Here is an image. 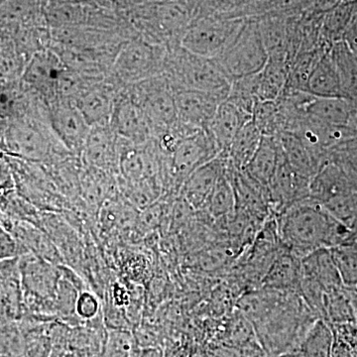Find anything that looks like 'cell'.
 I'll return each instance as SVG.
<instances>
[{"mask_svg": "<svg viewBox=\"0 0 357 357\" xmlns=\"http://www.w3.org/2000/svg\"><path fill=\"white\" fill-rule=\"evenodd\" d=\"M275 215L282 243L301 259L317 249L351 243V229L314 199H302Z\"/></svg>", "mask_w": 357, "mask_h": 357, "instance_id": "6da1fadb", "label": "cell"}, {"mask_svg": "<svg viewBox=\"0 0 357 357\" xmlns=\"http://www.w3.org/2000/svg\"><path fill=\"white\" fill-rule=\"evenodd\" d=\"M174 91H198L227 98L230 89L225 77L213 59L201 57L185 50L181 45L169 49L163 75Z\"/></svg>", "mask_w": 357, "mask_h": 357, "instance_id": "7a4b0ae2", "label": "cell"}, {"mask_svg": "<svg viewBox=\"0 0 357 357\" xmlns=\"http://www.w3.org/2000/svg\"><path fill=\"white\" fill-rule=\"evenodd\" d=\"M168 54V48L146 39L131 40L119 47L109 77L124 88L163 76Z\"/></svg>", "mask_w": 357, "mask_h": 357, "instance_id": "3957f363", "label": "cell"}, {"mask_svg": "<svg viewBox=\"0 0 357 357\" xmlns=\"http://www.w3.org/2000/svg\"><path fill=\"white\" fill-rule=\"evenodd\" d=\"M248 18L201 16L192 18L181 46L201 57L215 59L227 50L243 30Z\"/></svg>", "mask_w": 357, "mask_h": 357, "instance_id": "277c9868", "label": "cell"}, {"mask_svg": "<svg viewBox=\"0 0 357 357\" xmlns=\"http://www.w3.org/2000/svg\"><path fill=\"white\" fill-rule=\"evenodd\" d=\"M230 83L257 74L266 65L268 54L256 18H248L243 30L222 55L213 59Z\"/></svg>", "mask_w": 357, "mask_h": 357, "instance_id": "5b68a950", "label": "cell"}, {"mask_svg": "<svg viewBox=\"0 0 357 357\" xmlns=\"http://www.w3.org/2000/svg\"><path fill=\"white\" fill-rule=\"evenodd\" d=\"M20 269L24 305L32 304L46 316L55 317V296L61 280L59 265L27 252L20 256Z\"/></svg>", "mask_w": 357, "mask_h": 357, "instance_id": "8992f818", "label": "cell"}, {"mask_svg": "<svg viewBox=\"0 0 357 357\" xmlns=\"http://www.w3.org/2000/svg\"><path fill=\"white\" fill-rule=\"evenodd\" d=\"M218 155L220 152L206 130L181 138L168 156V190L178 194L187 178Z\"/></svg>", "mask_w": 357, "mask_h": 357, "instance_id": "52a82bcc", "label": "cell"}, {"mask_svg": "<svg viewBox=\"0 0 357 357\" xmlns=\"http://www.w3.org/2000/svg\"><path fill=\"white\" fill-rule=\"evenodd\" d=\"M128 88L151 122L155 138L174 128L177 123L175 95L165 77H153Z\"/></svg>", "mask_w": 357, "mask_h": 357, "instance_id": "ba28073f", "label": "cell"}, {"mask_svg": "<svg viewBox=\"0 0 357 357\" xmlns=\"http://www.w3.org/2000/svg\"><path fill=\"white\" fill-rule=\"evenodd\" d=\"M110 128L119 137L135 145L146 144L155 138L151 122L128 86L121 89L115 100Z\"/></svg>", "mask_w": 357, "mask_h": 357, "instance_id": "9c48e42d", "label": "cell"}, {"mask_svg": "<svg viewBox=\"0 0 357 357\" xmlns=\"http://www.w3.org/2000/svg\"><path fill=\"white\" fill-rule=\"evenodd\" d=\"M49 123L56 139L70 153L82 155L91 130L86 119L72 100L58 98L49 105Z\"/></svg>", "mask_w": 357, "mask_h": 357, "instance_id": "30bf717a", "label": "cell"}, {"mask_svg": "<svg viewBox=\"0 0 357 357\" xmlns=\"http://www.w3.org/2000/svg\"><path fill=\"white\" fill-rule=\"evenodd\" d=\"M177 126L187 135L206 130L222 96L198 91H174Z\"/></svg>", "mask_w": 357, "mask_h": 357, "instance_id": "8fae6325", "label": "cell"}, {"mask_svg": "<svg viewBox=\"0 0 357 357\" xmlns=\"http://www.w3.org/2000/svg\"><path fill=\"white\" fill-rule=\"evenodd\" d=\"M310 182L294 170L281 149L278 166L267 185L272 213L278 215L291 204L310 198Z\"/></svg>", "mask_w": 357, "mask_h": 357, "instance_id": "7c38bea8", "label": "cell"}, {"mask_svg": "<svg viewBox=\"0 0 357 357\" xmlns=\"http://www.w3.org/2000/svg\"><path fill=\"white\" fill-rule=\"evenodd\" d=\"M122 86L109 77L100 79L77 96L75 103L89 126H110L115 100Z\"/></svg>", "mask_w": 357, "mask_h": 357, "instance_id": "4fadbf2b", "label": "cell"}, {"mask_svg": "<svg viewBox=\"0 0 357 357\" xmlns=\"http://www.w3.org/2000/svg\"><path fill=\"white\" fill-rule=\"evenodd\" d=\"M7 148L24 158L42 161L50 158L54 145L39 124L14 119L6 134Z\"/></svg>", "mask_w": 357, "mask_h": 357, "instance_id": "5bb4252c", "label": "cell"}, {"mask_svg": "<svg viewBox=\"0 0 357 357\" xmlns=\"http://www.w3.org/2000/svg\"><path fill=\"white\" fill-rule=\"evenodd\" d=\"M65 67L64 62L56 52H36L26 67L23 79L26 84L46 98L50 105L58 100L59 82Z\"/></svg>", "mask_w": 357, "mask_h": 357, "instance_id": "9a60e30c", "label": "cell"}, {"mask_svg": "<svg viewBox=\"0 0 357 357\" xmlns=\"http://www.w3.org/2000/svg\"><path fill=\"white\" fill-rule=\"evenodd\" d=\"M354 192H357V178L330 159L310 182V199L321 204Z\"/></svg>", "mask_w": 357, "mask_h": 357, "instance_id": "2e32d148", "label": "cell"}, {"mask_svg": "<svg viewBox=\"0 0 357 357\" xmlns=\"http://www.w3.org/2000/svg\"><path fill=\"white\" fill-rule=\"evenodd\" d=\"M227 157L223 154L218 155L208 163L199 167L187 178L178 195L195 210L204 208L215 185L227 172Z\"/></svg>", "mask_w": 357, "mask_h": 357, "instance_id": "e0dca14e", "label": "cell"}, {"mask_svg": "<svg viewBox=\"0 0 357 357\" xmlns=\"http://www.w3.org/2000/svg\"><path fill=\"white\" fill-rule=\"evenodd\" d=\"M20 257L0 261V325L20 319L24 309Z\"/></svg>", "mask_w": 357, "mask_h": 357, "instance_id": "ac0fdd59", "label": "cell"}, {"mask_svg": "<svg viewBox=\"0 0 357 357\" xmlns=\"http://www.w3.org/2000/svg\"><path fill=\"white\" fill-rule=\"evenodd\" d=\"M119 141L110 126H93L82 155L91 168L119 173Z\"/></svg>", "mask_w": 357, "mask_h": 357, "instance_id": "d6986e66", "label": "cell"}, {"mask_svg": "<svg viewBox=\"0 0 357 357\" xmlns=\"http://www.w3.org/2000/svg\"><path fill=\"white\" fill-rule=\"evenodd\" d=\"M251 121L252 114L229 100H225L220 103L206 128L220 154L227 151L236 134Z\"/></svg>", "mask_w": 357, "mask_h": 357, "instance_id": "ffe728a7", "label": "cell"}, {"mask_svg": "<svg viewBox=\"0 0 357 357\" xmlns=\"http://www.w3.org/2000/svg\"><path fill=\"white\" fill-rule=\"evenodd\" d=\"M276 138L288 163L296 172L309 180H312L328 160V154L319 153L307 146L304 141L292 132L285 131Z\"/></svg>", "mask_w": 357, "mask_h": 357, "instance_id": "44dd1931", "label": "cell"}, {"mask_svg": "<svg viewBox=\"0 0 357 357\" xmlns=\"http://www.w3.org/2000/svg\"><path fill=\"white\" fill-rule=\"evenodd\" d=\"M302 277V259L286 248L268 268L258 288L298 291Z\"/></svg>", "mask_w": 357, "mask_h": 357, "instance_id": "7402d4cb", "label": "cell"}, {"mask_svg": "<svg viewBox=\"0 0 357 357\" xmlns=\"http://www.w3.org/2000/svg\"><path fill=\"white\" fill-rule=\"evenodd\" d=\"M357 112V103L344 98L310 96L305 114L312 119L335 126H351Z\"/></svg>", "mask_w": 357, "mask_h": 357, "instance_id": "603a6c76", "label": "cell"}, {"mask_svg": "<svg viewBox=\"0 0 357 357\" xmlns=\"http://www.w3.org/2000/svg\"><path fill=\"white\" fill-rule=\"evenodd\" d=\"M303 277L318 282L328 291L344 287L331 248H319L302 258Z\"/></svg>", "mask_w": 357, "mask_h": 357, "instance_id": "cb8c5ba5", "label": "cell"}, {"mask_svg": "<svg viewBox=\"0 0 357 357\" xmlns=\"http://www.w3.org/2000/svg\"><path fill=\"white\" fill-rule=\"evenodd\" d=\"M342 98L357 103V55L344 40L335 42L331 47Z\"/></svg>", "mask_w": 357, "mask_h": 357, "instance_id": "d4e9b609", "label": "cell"}, {"mask_svg": "<svg viewBox=\"0 0 357 357\" xmlns=\"http://www.w3.org/2000/svg\"><path fill=\"white\" fill-rule=\"evenodd\" d=\"M281 156V147L276 137L262 136L259 146L244 171L267 188L273 177Z\"/></svg>", "mask_w": 357, "mask_h": 357, "instance_id": "484cf974", "label": "cell"}, {"mask_svg": "<svg viewBox=\"0 0 357 357\" xmlns=\"http://www.w3.org/2000/svg\"><path fill=\"white\" fill-rule=\"evenodd\" d=\"M305 91L318 98H342L331 48L323 54L312 69Z\"/></svg>", "mask_w": 357, "mask_h": 357, "instance_id": "4316f807", "label": "cell"}, {"mask_svg": "<svg viewBox=\"0 0 357 357\" xmlns=\"http://www.w3.org/2000/svg\"><path fill=\"white\" fill-rule=\"evenodd\" d=\"M257 77L259 102L278 100L287 86V60L268 58L266 65L258 73Z\"/></svg>", "mask_w": 357, "mask_h": 357, "instance_id": "83f0119b", "label": "cell"}, {"mask_svg": "<svg viewBox=\"0 0 357 357\" xmlns=\"http://www.w3.org/2000/svg\"><path fill=\"white\" fill-rule=\"evenodd\" d=\"M262 135L252 121L246 123L236 134L225 153L230 166L244 170L259 146Z\"/></svg>", "mask_w": 357, "mask_h": 357, "instance_id": "f1b7e54d", "label": "cell"}, {"mask_svg": "<svg viewBox=\"0 0 357 357\" xmlns=\"http://www.w3.org/2000/svg\"><path fill=\"white\" fill-rule=\"evenodd\" d=\"M335 340L333 326L324 319H317L303 337L298 351L305 357H331Z\"/></svg>", "mask_w": 357, "mask_h": 357, "instance_id": "f546056e", "label": "cell"}, {"mask_svg": "<svg viewBox=\"0 0 357 357\" xmlns=\"http://www.w3.org/2000/svg\"><path fill=\"white\" fill-rule=\"evenodd\" d=\"M222 344L236 349H248L260 344L255 326L239 310H234L222 332Z\"/></svg>", "mask_w": 357, "mask_h": 357, "instance_id": "4dcf8cb0", "label": "cell"}, {"mask_svg": "<svg viewBox=\"0 0 357 357\" xmlns=\"http://www.w3.org/2000/svg\"><path fill=\"white\" fill-rule=\"evenodd\" d=\"M325 319L332 326L356 324V307L351 290L342 287L326 292Z\"/></svg>", "mask_w": 357, "mask_h": 357, "instance_id": "1f68e13d", "label": "cell"}, {"mask_svg": "<svg viewBox=\"0 0 357 357\" xmlns=\"http://www.w3.org/2000/svg\"><path fill=\"white\" fill-rule=\"evenodd\" d=\"M236 195L227 169L211 192L204 210L208 211L211 217L227 222L236 213Z\"/></svg>", "mask_w": 357, "mask_h": 357, "instance_id": "d6a6232c", "label": "cell"}, {"mask_svg": "<svg viewBox=\"0 0 357 357\" xmlns=\"http://www.w3.org/2000/svg\"><path fill=\"white\" fill-rule=\"evenodd\" d=\"M252 122L262 136L277 137L285 131V119L277 100L256 103Z\"/></svg>", "mask_w": 357, "mask_h": 357, "instance_id": "836d02e7", "label": "cell"}, {"mask_svg": "<svg viewBox=\"0 0 357 357\" xmlns=\"http://www.w3.org/2000/svg\"><path fill=\"white\" fill-rule=\"evenodd\" d=\"M342 286L357 291V248L345 245L331 248Z\"/></svg>", "mask_w": 357, "mask_h": 357, "instance_id": "e575fe53", "label": "cell"}, {"mask_svg": "<svg viewBox=\"0 0 357 357\" xmlns=\"http://www.w3.org/2000/svg\"><path fill=\"white\" fill-rule=\"evenodd\" d=\"M244 4H246V0H196L194 17L223 16L234 18Z\"/></svg>", "mask_w": 357, "mask_h": 357, "instance_id": "d590c367", "label": "cell"}, {"mask_svg": "<svg viewBox=\"0 0 357 357\" xmlns=\"http://www.w3.org/2000/svg\"><path fill=\"white\" fill-rule=\"evenodd\" d=\"M328 159L340 164L357 178V135L328 149Z\"/></svg>", "mask_w": 357, "mask_h": 357, "instance_id": "8d00e7d4", "label": "cell"}, {"mask_svg": "<svg viewBox=\"0 0 357 357\" xmlns=\"http://www.w3.org/2000/svg\"><path fill=\"white\" fill-rule=\"evenodd\" d=\"M323 206L331 215L351 229L357 220V192L332 199Z\"/></svg>", "mask_w": 357, "mask_h": 357, "instance_id": "74e56055", "label": "cell"}, {"mask_svg": "<svg viewBox=\"0 0 357 357\" xmlns=\"http://www.w3.org/2000/svg\"><path fill=\"white\" fill-rule=\"evenodd\" d=\"M100 310L102 305L95 294L89 290L79 292L76 303V314L79 321L86 323L98 318L102 314Z\"/></svg>", "mask_w": 357, "mask_h": 357, "instance_id": "f35d334b", "label": "cell"}, {"mask_svg": "<svg viewBox=\"0 0 357 357\" xmlns=\"http://www.w3.org/2000/svg\"><path fill=\"white\" fill-rule=\"evenodd\" d=\"M20 105V95L15 89L0 86V119H15Z\"/></svg>", "mask_w": 357, "mask_h": 357, "instance_id": "ab89813d", "label": "cell"}, {"mask_svg": "<svg viewBox=\"0 0 357 357\" xmlns=\"http://www.w3.org/2000/svg\"><path fill=\"white\" fill-rule=\"evenodd\" d=\"M28 251L21 248L20 241L8 230L0 227V261L13 259L25 255Z\"/></svg>", "mask_w": 357, "mask_h": 357, "instance_id": "60d3db41", "label": "cell"}, {"mask_svg": "<svg viewBox=\"0 0 357 357\" xmlns=\"http://www.w3.org/2000/svg\"><path fill=\"white\" fill-rule=\"evenodd\" d=\"M344 1L345 0H312L311 4L304 13L314 16H323Z\"/></svg>", "mask_w": 357, "mask_h": 357, "instance_id": "b9f144b4", "label": "cell"}, {"mask_svg": "<svg viewBox=\"0 0 357 357\" xmlns=\"http://www.w3.org/2000/svg\"><path fill=\"white\" fill-rule=\"evenodd\" d=\"M333 331H335V340H333L331 357H356L351 345L347 342V340L342 337L335 328Z\"/></svg>", "mask_w": 357, "mask_h": 357, "instance_id": "7bdbcfd3", "label": "cell"}, {"mask_svg": "<svg viewBox=\"0 0 357 357\" xmlns=\"http://www.w3.org/2000/svg\"><path fill=\"white\" fill-rule=\"evenodd\" d=\"M342 40L351 48V50L357 55V11L352 16L351 22L345 29Z\"/></svg>", "mask_w": 357, "mask_h": 357, "instance_id": "ee69618b", "label": "cell"}, {"mask_svg": "<svg viewBox=\"0 0 357 357\" xmlns=\"http://www.w3.org/2000/svg\"><path fill=\"white\" fill-rule=\"evenodd\" d=\"M135 357H165V354L158 347H149L138 349Z\"/></svg>", "mask_w": 357, "mask_h": 357, "instance_id": "f6af8a7d", "label": "cell"}, {"mask_svg": "<svg viewBox=\"0 0 357 357\" xmlns=\"http://www.w3.org/2000/svg\"><path fill=\"white\" fill-rule=\"evenodd\" d=\"M349 245L356 246L357 248V220L351 227V238Z\"/></svg>", "mask_w": 357, "mask_h": 357, "instance_id": "bcb514c9", "label": "cell"}, {"mask_svg": "<svg viewBox=\"0 0 357 357\" xmlns=\"http://www.w3.org/2000/svg\"><path fill=\"white\" fill-rule=\"evenodd\" d=\"M267 357H305L299 351H293L284 352V354H278L275 356H267Z\"/></svg>", "mask_w": 357, "mask_h": 357, "instance_id": "7dc6e473", "label": "cell"}, {"mask_svg": "<svg viewBox=\"0 0 357 357\" xmlns=\"http://www.w3.org/2000/svg\"><path fill=\"white\" fill-rule=\"evenodd\" d=\"M64 357H88V354L84 351H69L65 354Z\"/></svg>", "mask_w": 357, "mask_h": 357, "instance_id": "c3c4849f", "label": "cell"}, {"mask_svg": "<svg viewBox=\"0 0 357 357\" xmlns=\"http://www.w3.org/2000/svg\"><path fill=\"white\" fill-rule=\"evenodd\" d=\"M354 128L357 131V112H356V119H354Z\"/></svg>", "mask_w": 357, "mask_h": 357, "instance_id": "681fc988", "label": "cell"}]
</instances>
